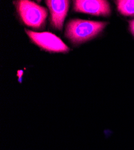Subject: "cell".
<instances>
[{
  "mask_svg": "<svg viewBox=\"0 0 134 150\" xmlns=\"http://www.w3.org/2000/svg\"><path fill=\"white\" fill-rule=\"evenodd\" d=\"M17 9L23 23L34 28H40L48 16L46 8L27 0L18 1Z\"/></svg>",
  "mask_w": 134,
  "mask_h": 150,
  "instance_id": "cell-2",
  "label": "cell"
},
{
  "mask_svg": "<svg viewBox=\"0 0 134 150\" xmlns=\"http://www.w3.org/2000/svg\"><path fill=\"white\" fill-rule=\"evenodd\" d=\"M46 3L50 11L52 26L58 30H62L68 11L69 1L48 0L46 1Z\"/></svg>",
  "mask_w": 134,
  "mask_h": 150,
  "instance_id": "cell-5",
  "label": "cell"
},
{
  "mask_svg": "<svg viewBox=\"0 0 134 150\" xmlns=\"http://www.w3.org/2000/svg\"><path fill=\"white\" fill-rule=\"evenodd\" d=\"M31 40L46 51L55 52H66L69 48L55 34L49 32L37 33L26 30Z\"/></svg>",
  "mask_w": 134,
  "mask_h": 150,
  "instance_id": "cell-3",
  "label": "cell"
},
{
  "mask_svg": "<svg viewBox=\"0 0 134 150\" xmlns=\"http://www.w3.org/2000/svg\"><path fill=\"white\" fill-rule=\"evenodd\" d=\"M106 25L104 22L74 19L68 23L65 34L72 42L78 44L93 38Z\"/></svg>",
  "mask_w": 134,
  "mask_h": 150,
  "instance_id": "cell-1",
  "label": "cell"
},
{
  "mask_svg": "<svg viewBox=\"0 0 134 150\" xmlns=\"http://www.w3.org/2000/svg\"><path fill=\"white\" fill-rule=\"evenodd\" d=\"M74 10L96 16H108L111 13L110 5L104 0H77L74 1Z\"/></svg>",
  "mask_w": 134,
  "mask_h": 150,
  "instance_id": "cell-4",
  "label": "cell"
},
{
  "mask_svg": "<svg viewBox=\"0 0 134 150\" xmlns=\"http://www.w3.org/2000/svg\"><path fill=\"white\" fill-rule=\"evenodd\" d=\"M117 9L125 16H134V0H120L116 1Z\"/></svg>",
  "mask_w": 134,
  "mask_h": 150,
  "instance_id": "cell-6",
  "label": "cell"
},
{
  "mask_svg": "<svg viewBox=\"0 0 134 150\" xmlns=\"http://www.w3.org/2000/svg\"><path fill=\"white\" fill-rule=\"evenodd\" d=\"M130 28L132 33L134 35V19L130 22Z\"/></svg>",
  "mask_w": 134,
  "mask_h": 150,
  "instance_id": "cell-7",
  "label": "cell"
}]
</instances>
